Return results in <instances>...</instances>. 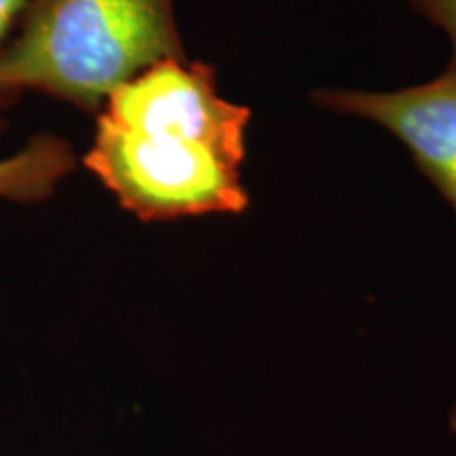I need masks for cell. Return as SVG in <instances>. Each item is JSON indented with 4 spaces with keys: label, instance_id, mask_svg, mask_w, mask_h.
<instances>
[{
    "label": "cell",
    "instance_id": "5b68a950",
    "mask_svg": "<svg viewBox=\"0 0 456 456\" xmlns=\"http://www.w3.org/2000/svg\"><path fill=\"white\" fill-rule=\"evenodd\" d=\"M410 9L416 15L429 21L431 26L450 38L452 45V55H450V68H456V0H408Z\"/></svg>",
    "mask_w": 456,
    "mask_h": 456
},
{
    "label": "cell",
    "instance_id": "7a4b0ae2",
    "mask_svg": "<svg viewBox=\"0 0 456 456\" xmlns=\"http://www.w3.org/2000/svg\"><path fill=\"white\" fill-rule=\"evenodd\" d=\"M165 60H188L174 0H28L0 43V110L41 91L98 114Z\"/></svg>",
    "mask_w": 456,
    "mask_h": 456
},
{
    "label": "cell",
    "instance_id": "3957f363",
    "mask_svg": "<svg viewBox=\"0 0 456 456\" xmlns=\"http://www.w3.org/2000/svg\"><path fill=\"white\" fill-rule=\"evenodd\" d=\"M311 98L323 110L391 131L456 214V68L406 89H322Z\"/></svg>",
    "mask_w": 456,
    "mask_h": 456
},
{
    "label": "cell",
    "instance_id": "6da1fadb",
    "mask_svg": "<svg viewBox=\"0 0 456 456\" xmlns=\"http://www.w3.org/2000/svg\"><path fill=\"white\" fill-rule=\"evenodd\" d=\"M249 117L218 94L212 64L165 60L108 95L85 167L144 222L237 216Z\"/></svg>",
    "mask_w": 456,
    "mask_h": 456
},
{
    "label": "cell",
    "instance_id": "8992f818",
    "mask_svg": "<svg viewBox=\"0 0 456 456\" xmlns=\"http://www.w3.org/2000/svg\"><path fill=\"white\" fill-rule=\"evenodd\" d=\"M28 0H0V43L9 37L13 30L17 17H20L21 9L26 7ZM7 129V123L3 118V110H0V135Z\"/></svg>",
    "mask_w": 456,
    "mask_h": 456
},
{
    "label": "cell",
    "instance_id": "277c9868",
    "mask_svg": "<svg viewBox=\"0 0 456 456\" xmlns=\"http://www.w3.org/2000/svg\"><path fill=\"white\" fill-rule=\"evenodd\" d=\"M77 167L72 146L51 134H38L13 157L0 159V199L38 203Z\"/></svg>",
    "mask_w": 456,
    "mask_h": 456
},
{
    "label": "cell",
    "instance_id": "52a82bcc",
    "mask_svg": "<svg viewBox=\"0 0 456 456\" xmlns=\"http://www.w3.org/2000/svg\"><path fill=\"white\" fill-rule=\"evenodd\" d=\"M448 423H450V431L456 433V403H454L452 412H450V419H448Z\"/></svg>",
    "mask_w": 456,
    "mask_h": 456
}]
</instances>
